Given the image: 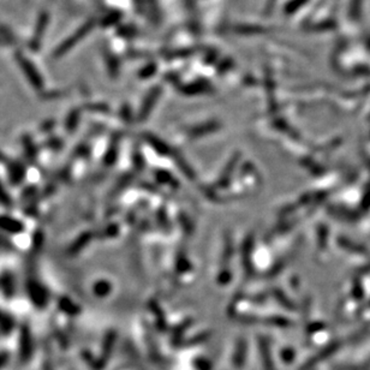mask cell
Returning <instances> with one entry per match:
<instances>
[{"mask_svg": "<svg viewBox=\"0 0 370 370\" xmlns=\"http://www.w3.org/2000/svg\"><path fill=\"white\" fill-rule=\"evenodd\" d=\"M19 63H20V66H23V67H25L26 70H27V71H26V75H27V77H28L29 80H30V82L33 81L34 84L39 83V82H40V77H39V75H37V73H36V68L34 67L33 65L30 64L28 60L25 59V58H19Z\"/></svg>", "mask_w": 370, "mask_h": 370, "instance_id": "cell-1", "label": "cell"}]
</instances>
